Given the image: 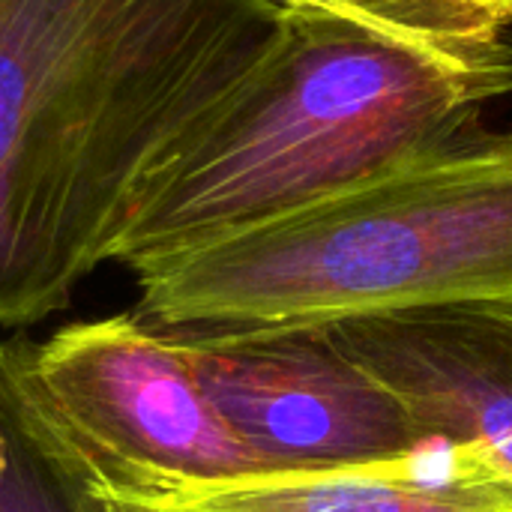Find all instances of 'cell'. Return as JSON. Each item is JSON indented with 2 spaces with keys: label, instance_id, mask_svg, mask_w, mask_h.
Here are the masks:
<instances>
[{
  "label": "cell",
  "instance_id": "cell-1",
  "mask_svg": "<svg viewBox=\"0 0 512 512\" xmlns=\"http://www.w3.org/2000/svg\"><path fill=\"white\" fill-rule=\"evenodd\" d=\"M282 15L276 0H0V327L69 303L138 183Z\"/></svg>",
  "mask_w": 512,
  "mask_h": 512
},
{
  "label": "cell",
  "instance_id": "cell-2",
  "mask_svg": "<svg viewBox=\"0 0 512 512\" xmlns=\"http://www.w3.org/2000/svg\"><path fill=\"white\" fill-rule=\"evenodd\" d=\"M512 45L453 54L285 9L258 63L138 183L105 261L132 270L477 138Z\"/></svg>",
  "mask_w": 512,
  "mask_h": 512
},
{
  "label": "cell",
  "instance_id": "cell-3",
  "mask_svg": "<svg viewBox=\"0 0 512 512\" xmlns=\"http://www.w3.org/2000/svg\"><path fill=\"white\" fill-rule=\"evenodd\" d=\"M132 318L171 345L512 303V129L135 270Z\"/></svg>",
  "mask_w": 512,
  "mask_h": 512
},
{
  "label": "cell",
  "instance_id": "cell-4",
  "mask_svg": "<svg viewBox=\"0 0 512 512\" xmlns=\"http://www.w3.org/2000/svg\"><path fill=\"white\" fill-rule=\"evenodd\" d=\"M27 372L105 486L225 483L267 474L204 393L186 354L132 312L30 342Z\"/></svg>",
  "mask_w": 512,
  "mask_h": 512
},
{
  "label": "cell",
  "instance_id": "cell-5",
  "mask_svg": "<svg viewBox=\"0 0 512 512\" xmlns=\"http://www.w3.org/2000/svg\"><path fill=\"white\" fill-rule=\"evenodd\" d=\"M267 474H315L429 450L405 402L327 330L177 345Z\"/></svg>",
  "mask_w": 512,
  "mask_h": 512
},
{
  "label": "cell",
  "instance_id": "cell-6",
  "mask_svg": "<svg viewBox=\"0 0 512 512\" xmlns=\"http://www.w3.org/2000/svg\"><path fill=\"white\" fill-rule=\"evenodd\" d=\"M381 378L432 447H471L512 477V303H474L327 327Z\"/></svg>",
  "mask_w": 512,
  "mask_h": 512
},
{
  "label": "cell",
  "instance_id": "cell-7",
  "mask_svg": "<svg viewBox=\"0 0 512 512\" xmlns=\"http://www.w3.org/2000/svg\"><path fill=\"white\" fill-rule=\"evenodd\" d=\"M105 489L171 512H512V477L471 447L315 474Z\"/></svg>",
  "mask_w": 512,
  "mask_h": 512
},
{
  "label": "cell",
  "instance_id": "cell-8",
  "mask_svg": "<svg viewBox=\"0 0 512 512\" xmlns=\"http://www.w3.org/2000/svg\"><path fill=\"white\" fill-rule=\"evenodd\" d=\"M27 351L0 339V512H96L93 462L42 405Z\"/></svg>",
  "mask_w": 512,
  "mask_h": 512
},
{
  "label": "cell",
  "instance_id": "cell-9",
  "mask_svg": "<svg viewBox=\"0 0 512 512\" xmlns=\"http://www.w3.org/2000/svg\"><path fill=\"white\" fill-rule=\"evenodd\" d=\"M285 9H315L381 30L387 36L480 54L512 45V0H276Z\"/></svg>",
  "mask_w": 512,
  "mask_h": 512
},
{
  "label": "cell",
  "instance_id": "cell-10",
  "mask_svg": "<svg viewBox=\"0 0 512 512\" xmlns=\"http://www.w3.org/2000/svg\"><path fill=\"white\" fill-rule=\"evenodd\" d=\"M96 512H171L162 510V507H150V504H141V501H132V498H123V495H114L108 492L99 477H96Z\"/></svg>",
  "mask_w": 512,
  "mask_h": 512
}]
</instances>
